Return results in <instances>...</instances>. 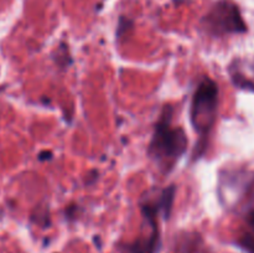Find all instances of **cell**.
<instances>
[{"label":"cell","instance_id":"9","mask_svg":"<svg viewBox=\"0 0 254 253\" xmlns=\"http://www.w3.org/2000/svg\"><path fill=\"white\" fill-rule=\"evenodd\" d=\"M131 27H133V21L127 19V17L122 16L121 19H119L118 29H117V37H118V39H122V37H123L124 35L131 29Z\"/></svg>","mask_w":254,"mask_h":253},{"label":"cell","instance_id":"10","mask_svg":"<svg viewBox=\"0 0 254 253\" xmlns=\"http://www.w3.org/2000/svg\"><path fill=\"white\" fill-rule=\"evenodd\" d=\"M247 221H248V223H250L251 227H252L253 231H254V208L252 211H250V213H248Z\"/></svg>","mask_w":254,"mask_h":253},{"label":"cell","instance_id":"2","mask_svg":"<svg viewBox=\"0 0 254 253\" xmlns=\"http://www.w3.org/2000/svg\"><path fill=\"white\" fill-rule=\"evenodd\" d=\"M217 83L210 77H203L195 88L190 107L191 124L198 135V140L193 148L192 160H197L206 153L208 139L217 117Z\"/></svg>","mask_w":254,"mask_h":253},{"label":"cell","instance_id":"3","mask_svg":"<svg viewBox=\"0 0 254 253\" xmlns=\"http://www.w3.org/2000/svg\"><path fill=\"white\" fill-rule=\"evenodd\" d=\"M200 26L210 36H226L231 34H243L247 25L243 20L238 5L232 0H218L200 21Z\"/></svg>","mask_w":254,"mask_h":253},{"label":"cell","instance_id":"5","mask_svg":"<svg viewBox=\"0 0 254 253\" xmlns=\"http://www.w3.org/2000/svg\"><path fill=\"white\" fill-rule=\"evenodd\" d=\"M228 73L237 88L254 92V59H236L228 67Z\"/></svg>","mask_w":254,"mask_h":253},{"label":"cell","instance_id":"4","mask_svg":"<svg viewBox=\"0 0 254 253\" xmlns=\"http://www.w3.org/2000/svg\"><path fill=\"white\" fill-rule=\"evenodd\" d=\"M143 215V213H141ZM144 221L149 231L134 241L119 246L121 253H159L161 250V232L159 220L160 217L153 213H144Z\"/></svg>","mask_w":254,"mask_h":253},{"label":"cell","instance_id":"6","mask_svg":"<svg viewBox=\"0 0 254 253\" xmlns=\"http://www.w3.org/2000/svg\"><path fill=\"white\" fill-rule=\"evenodd\" d=\"M200 243V236L196 235V233H192V235L188 233L179 241V243L176 245L175 253H196Z\"/></svg>","mask_w":254,"mask_h":253},{"label":"cell","instance_id":"8","mask_svg":"<svg viewBox=\"0 0 254 253\" xmlns=\"http://www.w3.org/2000/svg\"><path fill=\"white\" fill-rule=\"evenodd\" d=\"M56 60L57 64L60 67H67L69 64V54H68V49H67L66 45L62 44L61 46L57 49V56L55 57Z\"/></svg>","mask_w":254,"mask_h":253},{"label":"cell","instance_id":"1","mask_svg":"<svg viewBox=\"0 0 254 253\" xmlns=\"http://www.w3.org/2000/svg\"><path fill=\"white\" fill-rule=\"evenodd\" d=\"M174 108H163L148 146V155L163 174H169L188 150V136L181 126H173Z\"/></svg>","mask_w":254,"mask_h":253},{"label":"cell","instance_id":"11","mask_svg":"<svg viewBox=\"0 0 254 253\" xmlns=\"http://www.w3.org/2000/svg\"><path fill=\"white\" fill-rule=\"evenodd\" d=\"M52 154L50 151H44V153L39 154V159L40 160H47V159H51Z\"/></svg>","mask_w":254,"mask_h":253},{"label":"cell","instance_id":"7","mask_svg":"<svg viewBox=\"0 0 254 253\" xmlns=\"http://www.w3.org/2000/svg\"><path fill=\"white\" fill-rule=\"evenodd\" d=\"M237 246L242 248L246 253H254V235L251 233H243L241 237L237 238Z\"/></svg>","mask_w":254,"mask_h":253}]
</instances>
